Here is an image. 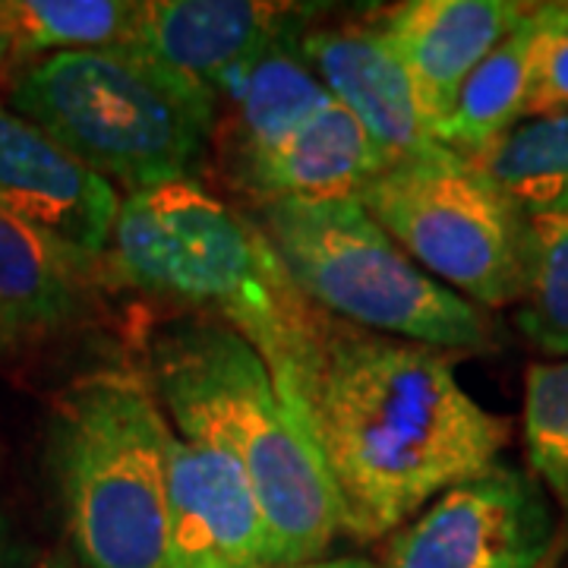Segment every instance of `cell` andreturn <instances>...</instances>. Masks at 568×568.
Segmentation results:
<instances>
[{
    "label": "cell",
    "instance_id": "obj_1",
    "mask_svg": "<svg viewBox=\"0 0 568 568\" xmlns=\"http://www.w3.org/2000/svg\"><path fill=\"white\" fill-rule=\"evenodd\" d=\"M316 446L345 537L376 544L436 496L499 467L511 426L480 405L436 347L323 316Z\"/></svg>",
    "mask_w": 568,
    "mask_h": 568
},
{
    "label": "cell",
    "instance_id": "obj_2",
    "mask_svg": "<svg viewBox=\"0 0 568 568\" xmlns=\"http://www.w3.org/2000/svg\"><path fill=\"white\" fill-rule=\"evenodd\" d=\"M102 268L123 287L219 320L246 338L268 366L287 417L316 446L325 313L287 278L246 212L200 181L123 193Z\"/></svg>",
    "mask_w": 568,
    "mask_h": 568
},
{
    "label": "cell",
    "instance_id": "obj_3",
    "mask_svg": "<svg viewBox=\"0 0 568 568\" xmlns=\"http://www.w3.org/2000/svg\"><path fill=\"white\" fill-rule=\"evenodd\" d=\"M145 379L183 443L215 448L244 470L263 508L272 568L328 559L345 537L338 493L256 347L219 320L181 316L149 338Z\"/></svg>",
    "mask_w": 568,
    "mask_h": 568
},
{
    "label": "cell",
    "instance_id": "obj_4",
    "mask_svg": "<svg viewBox=\"0 0 568 568\" xmlns=\"http://www.w3.org/2000/svg\"><path fill=\"white\" fill-rule=\"evenodd\" d=\"M168 424L149 379L92 369L51 407L44 465L80 568H171Z\"/></svg>",
    "mask_w": 568,
    "mask_h": 568
},
{
    "label": "cell",
    "instance_id": "obj_5",
    "mask_svg": "<svg viewBox=\"0 0 568 568\" xmlns=\"http://www.w3.org/2000/svg\"><path fill=\"white\" fill-rule=\"evenodd\" d=\"M7 104L126 193L200 181L219 130L212 92L133 48L26 63Z\"/></svg>",
    "mask_w": 568,
    "mask_h": 568
},
{
    "label": "cell",
    "instance_id": "obj_6",
    "mask_svg": "<svg viewBox=\"0 0 568 568\" xmlns=\"http://www.w3.org/2000/svg\"><path fill=\"white\" fill-rule=\"evenodd\" d=\"M246 215L287 278L328 316L446 354L499 345L489 310L426 275L354 196L275 200Z\"/></svg>",
    "mask_w": 568,
    "mask_h": 568
},
{
    "label": "cell",
    "instance_id": "obj_7",
    "mask_svg": "<svg viewBox=\"0 0 568 568\" xmlns=\"http://www.w3.org/2000/svg\"><path fill=\"white\" fill-rule=\"evenodd\" d=\"M354 200L426 275L470 304L521 301L528 215L470 159L426 142L386 164Z\"/></svg>",
    "mask_w": 568,
    "mask_h": 568
},
{
    "label": "cell",
    "instance_id": "obj_8",
    "mask_svg": "<svg viewBox=\"0 0 568 568\" xmlns=\"http://www.w3.org/2000/svg\"><path fill=\"white\" fill-rule=\"evenodd\" d=\"M552 540L547 489L530 470L499 465L395 530L379 568H544Z\"/></svg>",
    "mask_w": 568,
    "mask_h": 568
},
{
    "label": "cell",
    "instance_id": "obj_9",
    "mask_svg": "<svg viewBox=\"0 0 568 568\" xmlns=\"http://www.w3.org/2000/svg\"><path fill=\"white\" fill-rule=\"evenodd\" d=\"M0 209L70 256L102 268L121 193L39 123L0 102Z\"/></svg>",
    "mask_w": 568,
    "mask_h": 568
},
{
    "label": "cell",
    "instance_id": "obj_10",
    "mask_svg": "<svg viewBox=\"0 0 568 568\" xmlns=\"http://www.w3.org/2000/svg\"><path fill=\"white\" fill-rule=\"evenodd\" d=\"M171 568H272L263 508L246 474L174 433L168 452Z\"/></svg>",
    "mask_w": 568,
    "mask_h": 568
},
{
    "label": "cell",
    "instance_id": "obj_11",
    "mask_svg": "<svg viewBox=\"0 0 568 568\" xmlns=\"http://www.w3.org/2000/svg\"><path fill=\"white\" fill-rule=\"evenodd\" d=\"M310 10L263 0H140L130 44L183 80L215 85L268 44L301 36Z\"/></svg>",
    "mask_w": 568,
    "mask_h": 568
},
{
    "label": "cell",
    "instance_id": "obj_12",
    "mask_svg": "<svg viewBox=\"0 0 568 568\" xmlns=\"http://www.w3.org/2000/svg\"><path fill=\"white\" fill-rule=\"evenodd\" d=\"M297 54L323 82L332 102L364 126L388 164L433 142L414 82L376 17L342 26H306L297 36Z\"/></svg>",
    "mask_w": 568,
    "mask_h": 568
},
{
    "label": "cell",
    "instance_id": "obj_13",
    "mask_svg": "<svg viewBox=\"0 0 568 568\" xmlns=\"http://www.w3.org/2000/svg\"><path fill=\"white\" fill-rule=\"evenodd\" d=\"M530 7L521 0H407L376 17L414 82L429 136L467 77Z\"/></svg>",
    "mask_w": 568,
    "mask_h": 568
},
{
    "label": "cell",
    "instance_id": "obj_14",
    "mask_svg": "<svg viewBox=\"0 0 568 568\" xmlns=\"http://www.w3.org/2000/svg\"><path fill=\"white\" fill-rule=\"evenodd\" d=\"M227 171L260 159L313 121L332 95L297 54V36L278 39L215 85Z\"/></svg>",
    "mask_w": 568,
    "mask_h": 568
},
{
    "label": "cell",
    "instance_id": "obj_15",
    "mask_svg": "<svg viewBox=\"0 0 568 568\" xmlns=\"http://www.w3.org/2000/svg\"><path fill=\"white\" fill-rule=\"evenodd\" d=\"M386 164V155L366 136L364 126L332 102L282 145L231 171V178L253 205L335 200L357 196Z\"/></svg>",
    "mask_w": 568,
    "mask_h": 568
},
{
    "label": "cell",
    "instance_id": "obj_16",
    "mask_svg": "<svg viewBox=\"0 0 568 568\" xmlns=\"http://www.w3.org/2000/svg\"><path fill=\"white\" fill-rule=\"evenodd\" d=\"M95 265L0 209V335H48L80 316Z\"/></svg>",
    "mask_w": 568,
    "mask_h": 568
},
{
    "label": "cell",
    "instance_id": "obj_17",
    "mask_svg": "<svg viewBox=\"0 0 568 568\" xmlns=\"http://www.w3.org/2000/svg\"><path fill=\"white\" fill-rule=\"evenodd\" d=\"M530 99H534V7L467 77L446 118L433 126V140L465 159H477L493 142L503 140L508 130L528 121Z\"/></svg>",
    "mask_w": 568,
    "mask_h": 568
},
{
    "label": "cell",
    "instance_id": "obj_18",
    "mask_svg": "<svg viewBox=\"0 0 568 568\" xmlns=\"http://www.w3.org/2000/svg\"><path fill=\"white\" fill-rule=\"evenodd\" d=\"M470 162L525 215L568 212V111L521 121Z\"/></svg>",
    "mask_w": 568,
    "mask_h": 568
},
{
    "label": "cell",
    "instance_id": "obj_19",
    "mask_svg": "<svg viewBox=\"0 0 568 568\" xmlns=\"http://www.w3.org/2000/svg\"><path fill=\"white\" fill-rule=\"evenodd\" d=\"M22 63L63 51L126 48L140 3L130 0H7Z\"/></svg>",
    "mask_w": 568,
    "mask_h": 568
},
{
    "label": "cell",
    "instance_id": "obj_20",
    "mask_svg": "<svg viewBox=\"0 0 568 568\" xmlns=\"http://www.w3.org/2000/svg\"><path fill=\"white\" fill-rule=\"evenodd\" d=\"M515 323L540 354L568 357V212L528 215L525 294Z\"/></svg>",
    "mask_w": 568,
    "mask_h": 568
},
{
    "label": "cell",
    "instance_id": "obj_21",
    "mask_svg": "<svg viewBox=\"0 0 568 568\" xmlns=\"http://www.w3.org/2000/svg\"><path fill=\"white\" fill-rule=\"evenodd\" d=\"M525 448L530 474L568 515V357L525 373Z\"/></svg>",
    "mask_w": 568,
    "mask_h": 568
},
{
    "label": "cell",
    "instance_id": "obj_22",
    "mask_svg": "<svg viewBox=\"0 0 568 568\" xmlns=\"http://www.w3.org/2000/svg\"><path fill=\"white\" fill-rule=\"evenodd\" d=\"M568 111V3H534L530 118Z\"/></svg>",
    "mask_w": 568,
    "mask_h": 568
},
{
    "label": "cell",
    "instance_id": "obj_23",
    "mask_svg": "<svg viewBox=\"0 0 568 568\" xmlns=\"http://www.w3.org/2000/svg\"><path fill=\"white\" fill-rule=\"evenodd\" d=\"M26 67L20 54V41H17V29L7 13V0H0V89H10L13 80L20 77Z\"/></svg>",
    "mask_w": 568,
    "mask_h": 568
},
{
    "label": "cell",
    "instance_id": "obj_24",
    "mask_svg": "<svg viewBox=\"0 0 568 568\" xmlns=\"http://www.w3.org/2000/svg\"><path fill=\"white\" fill-rule=\"evenodd\" d=\"M0 568H26V549L3 511H0Z\"/></svg>",
    "mask_w": 568,
    "mask_h": 568
},
{
    "label": "cell",
    "instance_id": "obj_25",
    "mask_svg": "<svg viewBox=\"0 0 568 568\" xmlns=\"http://www.w3.org/2000/svg\"><path fill=\"white\" fill-rule=\"evenodd\" d=\"M282 568H379L376 562H369L364 556H328L320 562H306V566H282Z\"/></svg>",
    "mask_w": 568,
    "mask_h": 568
},
{
    "label": "cell",
    "instance_id": "obj_26",
    "mask_svg": "<svg viewBox=\"0 0 568 568\" xmlns=\"http://www.w3.org/2000/svg\"><path fill=\"white\" fill-rule=\"evenodd\" d=\"M36 568H80V566H77V559H73V556H67V552H48V556H41L39 566Z\"/></svg>",
    "mask_w": 568,
    "mask_h": 568
},
{
    "label": "cell",
    "instance_id": "obj_27",
    "mask_svg": "<svg viewBox=\"0 0 568 568\" xmlns=\"http://www.w3.org/2000/svg\"><path fill=\"white\" fill-rule=\"evenodd\" d=\"M0 342H3V335H0Z\"/></svg>",
    "mask_w": 568,
    "mask_h": 568
}]
</instances>
